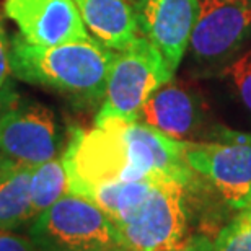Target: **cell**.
Returning <instances> with one entry per match:
<instances>
[{
	"label": "cell",
	"instance_id": "1",
	"mask_svg": "<svg viewBox=\"0 0 251 251\" xmlns=\"http://www.w3.org/2000/svg\"><path fill=\"white\" fill-rule=\"evenodd\" d=\"M118 52L97 39L36 46L18 36L12 41V74L26 83L57 90L80 101L103 100Z\"/></svg>",
	"mask_w": 251,
	"mask_h": 251
},
{
	"label": "cell",
	"instance_id": "2",
	"mask_svg": "<svg viewBox=\"0 0 251 251\" xmlns=\"http://www.w3.org/2000/svg\"><path fill=\"white\" fill-rule=\"evenodd\" d=\"M172 78L162 52L144 36L134 39L114 57L95 126L139 121L145 101Z\"/></svg>",
	"mask_w": 251,
	"mask_h": 251
},
{
	"label": "cell",
	"instance_id": "3",
	"mask_svg": "<svg viewBox=\"0 0 251 251\" xmlns=\"http://www.w3.org/2000/svg\"><path fill=\"white\" fill-rule=\"evenodd\" d=\"M38 251H124L116 225L93 201L67 193L31 220Z\"/></svg>",
	"mask_w": 251,
	"mask_h": 251
},
{
	"label": "cell",
	"instance_id": "4",
	"mask_svg": "<svg viewBox=\"0 0 251 251\" xmlns=\"http://www.w3.org/2000/svg\"><path fill=\"white\" fill-rule=\"evenodd\" d=\"M116 228L124 251H172L186 238V186L157 179L147 198Z\"/></svg>",
	"mask_w": 251,
	"mask_h": 251
},
{
	"label": "cell",
	"instance_id": "5",
	"mask_svg": "<svg viewBox=\"0 0 251 251\" xmlns=\"http://www.w3.org/2000/svg\"><path fill=\"white\" fill-rule=\"evenodd\" d=\"M62 160L69 173V193L83 198L100 184L142 179L130 165L126 144L114 126L75 129Z\"/></svg>",
	"mask_w": 251,
	"mask_h": 251
},
{
	"label": "cell",
	"instance_id": "6",
	"mask_svg": "<svg viewBox=\"0 0 251 251\" xmlns=\"http://www.w3.org/2000/svg\"><path fill=\"white\" fill-rule=\"evenodd\" d=\"M186 162L230 207L251 209V134L227 132L214 142H184Z\"/></svg>",
	"mask_w": 251,
	"mask_h": 251
},
{
	"label": "cell",
	"instance_id": "7",
	"mask_svg": "<svg viewBox=\"0 0 251 251\" xmlns=\"http://www.w3.org/2000/svg\"><path fill=\"white\" fill-rule=\"evenodd\" d=\"M61 132L56 114L36 103H23L0 113V152L25 167H38L56 158Z\"/></svg>",
	"mask_w": 251,
	"mask_h": 251
},
{
	"label": "cell",
	"instance_id": "8",
	"mask_svg": "<svg viewBox=\"0 0 251 251\" xmlns=\"http://www.w3.org/2000/svg\"><path fill=\"white\" fill-rule=\"evenodd\" d=\"M108 126H114L121 134L130 165L139 176L172 179L183 186L193 183L194 172L186 162L183 140L170 137L140 121Z\"/></svg>",
	"mask_w": 251,
	"mask_h": 251
},
{
	"label": "cell",
	"instance_id": "9",
	"mask_svg": "<svg viewBox=\"0 0 251 251\" xmlns=\"http://www.w3.org/2000/svg\"><path fill=\"white\" fill-rule=\"evenodd\" d=\"M3 10L20 36L36 46L90 39L74 0H3Z\"/></svg>",
	"mask_w": 251,
	"mask_h": 251
},
{
	"label": "cell",
	"instance_id": "10",
	"mask_svg": "<svg viewBox=\"0 0 251 251\" xmlns=\"http://www.w3.org/2000/svg\"><path fill=\"white\" fill-rule=\"evenodd\" d=\"M139 31L162 52L175 74L189 46L199 0H134Z\"/></svg>",
	"mask_w": 251,
	"mask_h": 251
},
{
	"label": "cell",
	"instance_id": "11",
	"mask_svg": "<svg viewBox=\"0 0 251 251\" xmlns=\"http://www.w3.org/2000/svg\"><path fill=\"white\" fill-rule=\"evenodd\" d=\"M251 33V0H199L189 44L196 57L215 61L237 51Z\"/></svg>",
	"mask_w": 251,
	"mask_h": 251
},
{
	"label": "cell",
	"instance_id": "12",
	"mask_svg": "<svg viewBox=\"0 0 251 251\" xmlns=\"http://www.w3.org/2000/svg\"><path fill=\"white\" fill-rule=\"evenodd\" d=\"M139 119L170 137L188 142L202 123V114L193 93L168 82L145 101Z\"/></svg>",
	"mask_w": 251,
	"mask_h": 251
},
{
	"label": "cell",
	"instance_id": "13",
	"mask_svg": "<svg viewBox=\"0 0 251 251\" xmlns=\"http://www.w3.org/2000/svg\"><path fill=\"white\" fill-rule=\"evenodd\" d=\"M85 26L95 39L113 51H123L139 38L137 17L129 0H74Z\"/></svg>",
	"mask_w": 251,
	"mask_h": 251
},
{
	"label": "cell",
	"instance_id": "14",
	"mask_svg": "<svg viewBox=\"0 0 251 251\" xmlns=\"http://www.w3.org/2000/svg\"><path fill=\"white\" fill-rule=\"evenodd\" d=\"M31 167L15 165L0 175V230L15 232L34 219L29 202Z\"/></svg>",
	"mask_w": 251,
	"mask_h": 251
},
{
	"label": "cell",
	"instance_id": "15",
	"mask_svg": "<svg viewBox=\"0 0 251 251\" xmlns=\"http://www.w3.org/2000/svg\"><path fill=\"white\" fill-rule=\"evenodd\" d=\"M157 179L160 178L109 181L92 188L85 194V198L93 201L116 225L139 207Z\"/></svg>",
	"mask_w": 251,
	"mask_h": 251
},
{
	"label": "cell",
	"instance_id": "16",
	"mask_svg": "<svg viewBox=\"0 0 251 251\" xmlns=\"http://www.w3.org/2000/svg\"><path fill=\"white\" fill-rule=\"evenodd\" d=\"M69 193V173L62 157H56L31 170L29 178V202L33 215L51 207Z\"/></svg>",
	"mask_w": 251,
	"mask_h": 251
},
{
	"label": "cell",
	"instance_id": "17",
	"mask_svg": "<svg viewBox=\"0 0 251 251\" xmlns=\"http://www.w3.org/2000/svg\"><path fill=\"white\" fill-rule=\"evenodd\" d=\"M214 251H251V209L238 212L220 230Z\"/></svg>",
	"mask_w": 251,
	"mask_h": 251
},
{
	"label": "cell",
	"instance_id": "18",
	"mask_svg": "<svg viewBox=\"0 0 251 251\" xmlns=\"http://www.w3.org/2000/svg\"><path fill=\"white\" fill-rule=\"evenodd\" d=\"M243 104L251 111V51L245 52L225 70Z\"/></svg>",
	"mask_w": 251,
	"mask_h": 251
},
{
	"label": "cell",
	"instance_id": "19",
	"mask_svg": "<svg viewBox=\"0 0 251 251\" xmlns=\"http://www.w3.org/2000/svg\"><path fill=\"white\" fill-rule=\"evenodd\" d=\"M0 251H38L31 238H25L22 235L0 230Z\"/></svg>",
	"mask_w": 251,
	"mask_h": 251
},
{
	"label": "cell",
	"instance_id": "20",
	"mask_svg": "<svg viewBox=\"0 0 251 251\" xmlns=\"http://www.w3.org/2000/svg\"><path fill=\"white\" fill-rule=\"evenodd\" d=\"M10 54H12V43L8 41L7 33H5L2 23H0V90H2L10 74H12Z\"/></svg>",
	"mask_w": 251,
	"mask_h": 251
},
{
	"label": "cell",
	"instance_id": "21",
	"mask_svg": "<svg viewBox=\"0 0 251 251\" xmlns=\"http://www.w3.org/2000/svg\"><path fill=\"white\" fill-rule=\"evenodd\" d=\"M172 251H214V242L207 237H191L184 238L178 247Z\"/></svg>",
	"mask_w": 251,
	"mask_h": 251
},
{
	"label": "cell",
	"instance_id": "22",
	"mask_svg": "<svg viewBox=\"0 0 251 251\" xmlns=\"http://www.w3.org/2000/svg\"><path fill=\"white\" fill-rule=\"evenodd\" d=\"M15 165H17V163H13L12 160H8L2 152H0V175L5 173V172H7V170H10V168H13Z\"/></svg>",
	"mask_w": 251,
	"mask_h": 251
}]
</instances>
